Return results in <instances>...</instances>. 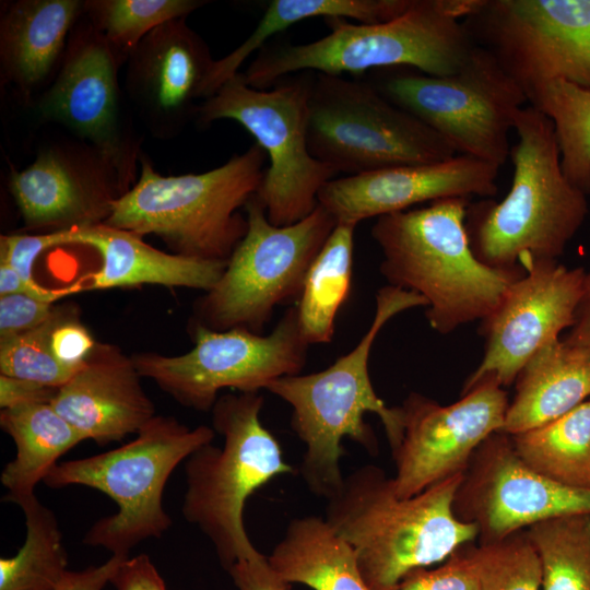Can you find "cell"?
Segmentation results:
<instances>
[{
    "mask_svg": "<svg viewBox=\"0 0 590 590\" xmlns=\"http://www.w3.org/2000/svg\"><path fill=\"white\" fill-rule=\"evenodd\" d=\"M464 473L402 498L384 470L367 464L327 500L326 521L353 548L370 590H399L412 571L446 560L479 535L453 510Z\"/></svg>",
    "mask_w": 590,
    "mask_h": 590,
    "instance_id": "obj_1",
    "label": "cell"
},
{
    "mask_svg": "<svg viewBox=\"0 0 590 590\" xmlns=\"http://www.w3.org/2000/svg\"><path fill=\"white\" fill-rule=\"evenodd\" d=\"M426 305V300L412 291L384 286L376 294L375 316L368 330L349 353L323 370L285 376L267 385L264 390L292 408V429L306 446L299 472L317 496L328 500L343 485L340 461L344 456V437L369 452L377 451L374 432L364 422L365 413L379 417L392 451L400 445L404 430L403 409L388 408L376 394L368 359L378 333L391 318Z\"/></svg>",
    "mask_w": 590,
    "mask_h": 590,
    "instance_id": "obj_2",
    "label": "cell"
},
{
    "mask_svg": "<svg viewBox=\"0 0 590 590\" xmlns=\"http://www.w3.org/2000/svg\"><path fill=\"white\" fill-rule=\"evenodd\" d=\"M469 204L460 197L436 200L379 216L370 232L382 253L384 278L421 295L426 319L440 334L485 319L524 273L522 267L496 269L476 258L465 227Z\"/></svg>",
    "mask_w": 590,
    "mask_h": 590,
    "instance_id": "obj_3",
    "label": "cell"
},
{
    "mask_svg": "<svg viewBox=\"0 0 590 590\" xmlns=\"http://www.w3.org/2000/svg\"><path fill=\"white\" fill-rule=\"evenodd\" d=\"M510 149L508 193L470 203L465 227L471 249L488 267L514 269L528 260H557L589 213L582 191L565 177L554 126L535 107H522Z\"/></svg>",
    "mask_w": 590,
    "mask_h": 590,
    "instance_id": "obj_4",
    "label": "cell"
},
{
    "mask_svg": "<svg viewBox=\"0 0 590 590\" xmlns=\"http://www.w3.org/2000/svg\"><path fill=\"white\" fill-rule=\"evenodd\" d=\"M476 4L477 0H413L402 14L385 22L329 17L328 35L307 44L264 48L243 76L250 86L266 90L287 74L306 70L341 76L403 66L427 75H449L475 46L463 19Z\"/></svg>",
    "mask_w": 590,
    "mask_h": 590,
    "instance_id": "obj_5",
    "label": "cell"
},
{
    "mask_svg": "<svg viewBox=\"0 0 590 590\" xmlns=\"http://www.w3.org/2000/svg\"><path fill=\"white\" fill-rule=\"evenodd\" d=\"M266 158L255 143L208 172L163 176L141 157L138 181L113 201L104 223L156 235L177 255L228 261L247 232L238 210L257 193Z\"/></svg>",
    "mask_w": 590,
    "mask_h": 590,
    "instance_id": "obj_6",
    "label": "cell"
},
{
    "mask_svg": "<svg viewBox=\"0 0 590 590\" xmlns=\"http://www.w3.org/2000/svg\"><path fill=\"white\" fill-rule=\"evenodd\" d=\"M262 406L259 392L219 397L212 425L223 447L206 444L185 461L184 518L210 540L226 570L259 553L245 529L246 500L275 476L294 472L261 423Z\"/></svg>",
    "mask_w": 590,
    "mask_h": 590,
    "instance_id": "obj_7",
    "label": "cell"
},
{
    "mask_svg": "<svg viewBox=\"0 0 590 590\" xmlns=\"http://www.w3.org/2000/svg\"><path fill=\"white\" fill-rule=\"evenodd\" d=\"M214 436L209 426L190 428L173 416L155 415L133 440L57 463L43 482L50 488L83 485L108 495L117 512L97 520L82 542L129 556L135 545L169 529L172 518L163 506L165 485L174 470Z\"/></svg>",
    "mask_w": 590,
    "mask_h": 590,
    "instance_id": "obj_8",
    "label": "cell"
},
{
    "mask_svg": "<svg viewBox=\"0 0 590 590\" xmlns=\"http://www.w3.org/2000/svg\"><path fill=\"white\" fill-rule=\"evenodd\" d=\"M245 210L247 232L216 284L198 300L194 322L262 334L276 306L299 299L307 272L338 223L318 204L292 225H273L256 194Z\"/></svg>",
    "mask_w": 590,
    "mask_h": 590,
    "instance_id": "obj_9",
    "label": "cell"
},
{
    "mask_svg": "<svg viewBox=\"0 0 590 590\" xmlns=\"http://www.w3.org/2000/svg\"><path fill=\"white\" fill-rule=\"evenodd\" d=\"M307 139L315 158L347 176L458 155L437 132L371 85L321 73L310 82Z\"/></svg>",
    "mask_w": 590,
    "mask_h": 590,
    "instance_id": "obj_10",
    "label": "cell"
},
{
    "mask_svg": "<svg viewBox=\"0 0 590 590\" xmlns=\"http://www.w3.org/2000/svg\"><path fill=\"white\" fill-rule=\"evenodd\" d=\"M309 92L310 83L303 79L259 90L237 73L199 108L203 123L237 121L264 151L269 166L256 198L276 226L308 216L318 205L322 187L338 174L309 151Z\"/></svg>",
    "mask_w": 590,
    "mask_h": 590,
    "instance_id": "obj_11",
    "label": "cell"
},
{
    "mask_svg": "<svg viewBox=\"0 0 590 590\" xmlns=\"http://www.w3.org/2000/svg\"><path fill=\"white\" fill-rule=\"evenodd\" d=\"M381 93L437 132L458 155L499 167L510 155L517 114L529 102L496 58L477 45L455 73L393 75Z\"/></svg>",
    "mask_w": 590,
    "mask_h": 590,
    "instance_id": "obj_12",
    "label": "cell"
},
{
    "mask_svg": "<svg viewBox=\"0 0 590 590\" xmlns=\"http://www.w3.org/2000/svg\"><path fill=\"white\" fill-rule=\"evenodd\" d=\"M193 347L180 355L154 352L132 355L141 375L152 379L178 403L210 411L222 389L259 392L271 381L300 374L305 341L296 305L290 307L268 335L246 329L213 330L194 322Z\"/></svg>",
    "mask_w": 590,
    "mask_h": 590,
    "instance_id": "obj_13",
    "label": "cell"
},
{
    "mask_svg": "<svg viewBox=\"0 0 590 590\" xmlns=\"http://www.w3.org/2000/svg\"><path fill=\"white\" fill-rule=\"evenodd\" d=\"M463 24L527 97L556 80L590 90V0H477Z\"/></svg>",
    "mask_w": 590,
    "mask_h": 590,
    "instance_id": "obj_14",
    "label": "cell"
},
{
    "mask_svg": "<svg viewBox=\"0 0 590 590\" xmlns=\"http://www.w3.org/2000/svg\"><path fill=\"white\" fill-rule=\"evenodd\" d=\"M508 404L506 392L493 378L483 379L449 405L411 393L402 405L403 437L392 451L396 494L412 497L465 473L479 447L502 430Z\"/></svg>",
    "mask_w": 590,
    "mask_h": 590,
    "instance_id": "obj_15",
    "label": "cell"
},
{
    "mask_svg": "<svg viewBox=\"0 0 590 590\" xmlns=\"http://www.w3.org/2000/svg\"><path fill=\"white\" fill-rule=\"evenodd\" d=\"M523 275L482 320L483 358L468 377L462 394L486 378L511 385L528 361L571 328L586 270L557 260H528Z\"/></svg>",
    "mask_w": 590,
    "mask_h": 590,
    "instance_id": "obj_16",
    "label": "cell"
},
{
    "mask_svg": "<svg viewBox=\"0 0 590 590\" xmlns=\"http://www.w3.org/2000/svg\"><path fill=\"white\" fill-rule=\"evenodd\" d=\"M453 510L476 526L481 543L496 542L547 519L590 514V489L536 472L517 455L510 436L497 432L475 451Z\"/></svg>",
    "mask_w": 590,
    "mask_h": 590,
    "instance_id": "obj_17",
    "label": "cell"
},
{
    "mask_svg": "<svg viewBox=\"0 0 590 590\" xmlns=\"http://www.w3.org/2000/svg\"><path fill=\"white\" fill-rule=\"evenodd\" d=\"M116 57L93 25L80 31L71 38L37 109L42 118L61 123L92 143L121 175H128L131 153L120 123Z\"/></svg>",
    "mask_w": 590,
    "mask_h": 590,
    "instance_id": "obj_18",
    "label": "cell"
},
{
    "mask_svg": "<svg viewBox=\"0 0 590 590\" xmlns=\"http://www.w3.org/2000/svg\"><path fill=\"white\" fill-rule=\"evenodd\" d=\"M499 166L465 155L432 164L405 165L333 178L318 204L337 221L357 225L370 217L402 212L445 198H492Z\"/></svg>",
    "mask_w": 590,
    "mask_h": 590,
    "instance_id": "obj_19",
    "label": "cell"
},
{
    "mask_svg": "<svg viewBox=\"0 0 590 590\" xmlns=\"http://www.w3.org/2000/svg\"><path fill=\"white\" fill-rule=\"evenodd\" d=\"M117 168L96 149L62 145L43 150L22 170H13L10 190L28 227H81L104 223L115 194Z\"/></svg>",
    "mask_w": 590,
    "mask_h": 590,
    "instance_id": "obj_20",
    "label": "cell"
},
{
    "mask_svg": "<svg viewBox=\"0 0 590 590\" xmlns=\"http://www.w3.org/2000/svg\"><path fill=\"white\" fill-rule=\"evenodd\" d=\"M126 87L152 132L169 135L199 97L214 60L184 19L148 34L128 55Z\"/></svg>",
    "mask_w": 590,
    "mask_h": 590,
    "instance_id": "obj_21",
    "label": "cell"
},
{
    "mask_svg": "<svg viewBox=\"0 0 590 590\" xmlns=\"http://www.w3.org/2000/svg\"><path fill=\"white\" fill-rule=\"evenodd\" d=\"M141 378L132 356L116 345L97 342L50 404L85 440L104 446L138 434L155 416Z\"/></svg>",
    "mask_w": 590,
    "mask_h": 590,
    "instance_id": "obj_22",
    "label": "cell"
},
{
    "mask_svg": "<svg viewBox=\"0 0 590 590\" xmlns=\"http://www.w3.org/2000/svg\"><path fill=\"white\" fill-rule=\"evenodd\" d=\"M76 245L92 247L102 257L101 268L80 280L83 291L155 284L208 292L227 264L164 252L142 236L105 223L78 227Z\"/></svg>",
    "mask_w": 590,
    "mask_h": 590,
    "instance_id": "obj_23",
    "label": "cell"
},
{
    "mask_svg": "<svg viewBox=\"0 0 590 590\" xmlns=\"http://www.w3.org/2000/svg\"><path fill=\"white\" fill-rule=\"evenodd\" d=\"M516 380L500 430L509 436L545 425L590 398V349L553 341L528 361Z\"/></svg>",
    "mask_w": 590,
    "mask_h": 590,
    "instance_id": "obj_24",
    "label": "cell"
},
{
    "mask_svg": "<svg viewBox=\"0 0 590 590\" xmlns=\"http://www.w3.org/2000/svg\"><path fill=\"white\" fill-rule=\"evenodd\" d=\"M84 2L19 0L9 4L0 23L2 72L20 90L30 92L54 70L66 38Z\"/></svg>",
    "mask_w": 590,
    "mask_h": 590,
    "instance_id": "obj_25",
    "label": "cell"
},
{
    "mask_svg": "<svg viewBox=\"0 0 590 590\" xmlns=\"http://www.w3.org/2000/svg\"><path fill=\"white\" fill-rule=\"evenodd\" d=\"M268 560L291 585L312 590H370L353 548L321 517L293 519Z\"/></svg>",
    "mask_w": 590,
    "mask_h": 590,
    "instance_id": "obj_26",
    "label": "cell"
},
{
    "mask_svg": "<svg viewBox=\"0 0 590 590\" xmlns=\"http://www.w3.org/2000/svg\"><path fill=\"white\" fill-rule=\"evenodd\" d=\"M0 426L16 446L15 458L5 464L0 481L8 489L3 500L17 503L31 496L58 459L85 440L50 403L1 409Z\"/></svg>",
    "mask_w": 590,
    "mask_h": 590,
    "instance_id": "obj_27",
    "label": "cell"
},
{
    "mask_svg": "<svg viewBox=\"0 0 590 590\" xmlns=\"http://www.w3.org/2000/svg\"><path fill=\"white\" fill-rule=\"evenodd\" d=\"M413 0H273L250 36L227 56L214 60L205 75L199 97H211L239 67L272 36L292 25L317 16L352 19L358 23H379L402 14Z\"/></svg>",
    "mask_w": 590,
    "mask_h": 590,
    "instance_id": "obj_28",
    "label": "cell"
},
{
    "mask_svg": "<svg viewBox=\"0 0 590 590\" xmlns=\"http://www.w3.org/2000/svg\"><path fill=\"white\" fill-rule=\"evenodd\" d=\"M355 228L338 223L307 272L296 308L308 344L333 338L335 318L351 288Z\"/></svg>",
    "mask_w": 590,
    "mask_h": 590,
    "instance_id": "obj_29",
    "label": "cell"
},
{
    "mask_svg": "<svg viewBox=\"0 0 590 590\" xmlns=\"http://www.w3.org/2000/svg\"><path fill=\"white\" fill-rule=\"evenodd\" d=\"M510 438L520 459L536 472L567 486L590 489V399Z\"/></svg>",
    "mask_w": 590,
    "mask_h": 590,
    "instance_id": "obj_30",
    "label": "cell"
},
{
    "mask_svg": "<svg viewBox=\"0 0 590 590\" xmlns=\"http://www.w3.org/2000/svg\"><path fill=\"white\" fill-rule=\"evenodd\" d=\"M26 538L16 555L0 559V590H56L68 566L56 515L35 496L16 503Z\"/></svg>",
    "mask_w": 590,
    "mask_h": 590,
    "instance_id": "obj_31",
    "label": "cell"
},
{
    "mask_svg": "<svg viewBox=\"0 0 590 590\" xmlns=\"http://www.w3.org/2000/svg\"><path fill=\"white\" fill-rule=\"evenodd\" d=\"M531 106L554 126L566 179L590 194V90L563 80L547 82L529 96Z\"/></svg>",
    "mask_w": 590,
    "mask_h": 590,
    "instance_id": "obj_32",
    "label": "cell"
},
{
    "mask_svg": "<svg viewBox=\"0 0 590 590\" xmlns=\"http://www.w3.org/2000/svg\"><path fill=\"white\" fill-rule=\"evenodd\" d=\"M526 533L539 557L542 590H590V514L547 519Z\"/></svg>",
    "mask_w": 590,
    "mask_h": 590,
    "instance_id": "obj_33",
    "label": "cell"
},
{
    "mask_svg": "<svg viewBox=\"0 0 590 590\" xmlns=\"http://www.w3.org/2000/svg\"><path fill=\"white\" fill-rule=\"evenodd\" d=\"M202 4L197 0H94L84 2V9L113 49L129 55L152 31Z\"/></svg>",
    "mask_w": 590,
    "mask_h": 590,
    "instance_id": "obj_34",
    "label": "cell"
},
{
    "mask_svg": "<svg viewBox=\"0 0 590 590\" xmlns=\"http://www.w3.org/2000/svg\"><path fill=\"white\" fill-rule=\"evenodd\" d=\"M467 548L481 590H542L539 557L526 532Z\"/></svg>",
    "mask_w": 590,
    "mask_h": 590,
    "instance_id": "obj_35",
    "label": "cell"
},
{
    "mask_svg": "<svg viewBox=\"0 0 590 590\" xmlns=\"http://www.w3.org/2000/svg\"><path fill=\"white\" fill-rule=\"evenodd\" d=\"M60 312L61 307L55 306L42 324L0 338V375L59 388L78 371L59 363L51 351V332Z\"/></svg>",
    "mask_w": 590,
    "mask_h": 590,
    "instance_id": "obj_36",
    "label": "cell"
},
{
    "mask_svg": "<svg viewBox=\"0 0 590 590\" xmlns=\"http://www.w3.org/2000/svg\"><path fill=\"white\" fill-rule=\"evenodd\" d=\"M78 227L57 229L47 234L2 235L0 260L8 262L21 276L33 297L55 303L62 297L82 291L80 282L61 288H48L40 285L33 274L37 257L46 249L62 245H76Z\"/></svg>",
    "mask_w": 590,
    "mask_h": 590,
    "instance_id": "obj_37",
    "label": "cell"
},
{
    "mask_svg": "<svg viewBox=\"0 0 590 590\" xmlns=\"http://www.w3.org/2000/svg\"><path fill=\"white\" fill-rule=\"evenodd\" d=\"M399 590H481V586L464 545L440 566L420 568L409 574Z\"/></svg>",
    "mask_w": 590,
    "mask_h": 590,
    "instance_id": "obj_38",
    "label": "cell"
},
{
    "mask_svg": "<svg viewBox=\"0 0 590 590\" xmlns=\"http://www.w3.org/2000/svg\"><path fill=\"white\" fill-rule=\"evenodd\" d=\"M50 343L54 356L59 363L79 370L97 342L81 322L74 308L63 306L51 332Z\"/></svg>",
    "mask_w": 590,
    "mask_h": 590,
    "instance_id": "obj_39",
    "label": "cell"
},
{
    "mask_svg": "<svg viewBox=\"0 0 590 590\" xmlns=\"http://www.w3.org/2000/svg\"><path fill=\"white\" fill-rule=\"evenodd\" d=\"M54 303L26 294L0 297V338L28 331L46 321L54 311Z\"/></svg>",
    "mask_w": 590,
    "mask_h": 590,
    "instance_id": "obj_40",
    "label": "cell"
},
{
    "mask_svg": "<svg viewBox=\"0 0 590 590\" xmlns=\"http://www.w3.org/2000/svg\"><path fill=\"white\" fill-rule=\"evenodd\" d=\"M229 573L238 590H291V583L283 579L262 553L233 564Z\"/></svg>",
    "mask_w": 590,
    "mask_h": 590,
    "instance_id": "obj_41",
    "label": "cell"
},
{
    "mask_svg": "<svg viewBox=\"0 0 590 590\" xmlns=\"http://www.w3.org/2000/svg\"><path fill=\"white\" fill-rule=\"evenodd\" d=\"M110 583L116 590H167L146 554L125 558L114 573Z\"/></svg>",
    "mask_w": 590,
    "mask_h": 590,
    "instance_id": "obj_42",
    "label": "cell"
},
{
    "mask_svg": "<svg viewBox=\"0 0 590 590\" xmlns=\"http://www.w3.org/2000/svg\"><path fill=\"white\" fill-rule=\"evenodd\" d=\"M58 388L0 375V406L9 409L33 403H51Z\"/></svg>",
    "mask_w": 590,
    "mask_h": 590,
    "instance_id": "obj_43",
    "label": "cell"
},
{
    "mask_svg": "<svg viewBox=\"0 0 590 590\" xmlns=\"http://www.w3.org/2000/svg\"><path fill=\"white\" fill-rule=\"evenodd\" d=\"M129 556L111 555L104 564L83 570H67L56 590H102L122 563Z\"/></svg>",
    "mask_w": 590,
    "mask_h": 590,
    "instance_id": "obj_44",
    "label": "cell"
},
{
    "mask_svg": "<svg viewBox=\"0 0 590 590\" xmlns=\"http://www.w3.org/2000/svg\"><path fill=\"white\" fill-rule=\"evenodd\" d=\"M564 341L573 345L590 349V269L585 272L575 321Z\"/></svg>",
    "mask_w": 590,
    "mask_h": 590,
    "instance_id": "obj_45",
    "label": "cell"
},
{
    "mask_svg": "<svg viewBox=\"0 0 590 590\" xmlns=\"http://www.w3.org/2000/svg\"><path fill=\"white\" fill-rule=\"evenodd\" d=\"M12 294L31 296L28 287L19 273L8 262L0 260V297Z\"/></svg>",
    "mask_w": 590,
    "mask_h": 590,
    "instance_id": "obj_46",
    "label": "cell"
}]
</instances>
